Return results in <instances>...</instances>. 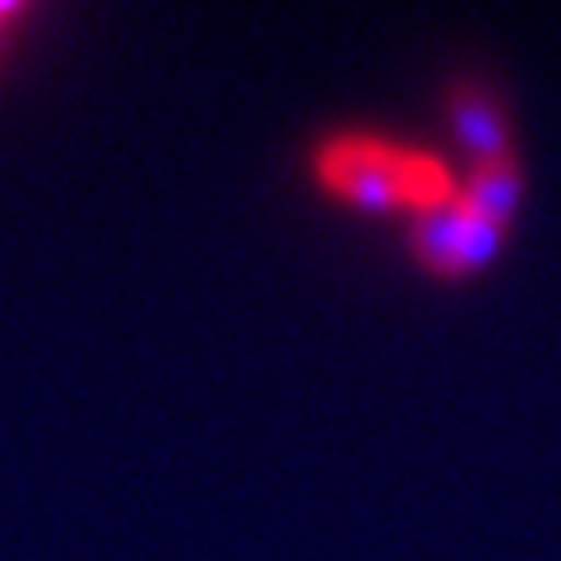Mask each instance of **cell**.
I'll return each instance as SVG.
<instances>
[{
	"mask_svg": "<svg viewBox=\"0 0 561 561\" xmlns=\"http://www.w3.org/2000/svg\"><path fill=\"white\" fill-rule=\"evenodd\" d=\"M18 18H25V9H21V4H9V0H0V42H4L9 25H13Z\"/></svg>",
	"mask_w": 561,
	"mask_h": 561,
	"instance_id": "5",
	"label": "cell"
},
{
	"mask_svg": "<svg viewBox=\"0 0 561 561\" xmlns=\"http://www.w3.org/2000/svg\"><path fill=\"white\" fill-rule=\"evenodd\" d=\"M512 225L491 221L466 196L408 221V254L433 279H466L503 254Z\"/></svg>",
	"mask_w": 561,
	"mask_h": 561,
	"instance_id": "2",
	"label": "cell"
},
{
	"mask_svg": "<svg viewBox=\"0 0 561 561\" xmlns=\"http://www.w3.org/2000/svg\"><path fill=\"white\" fill-rule=\"evenodd\" d=\"M445 117H449L454 138L466 150V162L516 150L512 146V121H507L500 92L491 83L474 80V76H461V80L449 83V92H445Z\"/></svg>",
	"mask_w": 561,
	"mask_h": 561,
	"instance_id": "3",
	"label": "cell"
},
{
	"mask_svg": "<svg viewBox=\"0 0 561 561\" xmlns=\"http://www.w3.org/2000/svg\"><path fill=\"white\" fill-rule=\"evenodd\" d=\"M461 196L486 213L491 221L512 225L524 201V162L516 150L491 154V159L466 162L461 167Z\"/></svg>",
	"mask_w": 561,
	"mask_h": 561,
	"instance_id": "4",
	"label": "cell"
},
{
	"mask_svg": "<svg viewBox=\"0 0 561 561\" xmlns=\"http://www.w3.org/2000/svg\"><path fill=\"white\" fill-rule=\"evenodd\" d=\"M312 180L324 196L362 213H403L408 221L461 192V167L421 141L379 129H337L312 150Z\"/></svg>",
	"mask_w": 561,
	"mask_h": 561,
	"instance_id": "1",
	"label": "cell"
}]
</instances>
